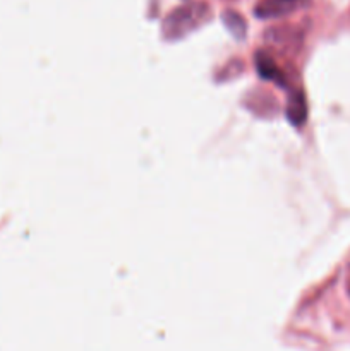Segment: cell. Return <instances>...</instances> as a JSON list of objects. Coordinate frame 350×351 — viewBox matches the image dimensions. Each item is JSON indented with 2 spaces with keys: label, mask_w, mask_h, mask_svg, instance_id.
I'll use <instances>...</instances> for the list:
<instances>
[{
  "label": "cell",
  "mask_w": 350,
  "mask_h": 351,
  "mask_svg": "<svg viewBox=\"0 0 350 351\" xmlns=\"http://www.w3.org/2000/svg\"><path fill=\"white\" fill-rule=\"evenodd\" d=\"M208 17L209 7L206 3H185V5L172 10L165 17L163 24H161V34L167 40H180V38L192 33L196 27L201 26Z\"/></svg>",
  "instance_id": "obj_1"
},
{
  "label": "cell",
  "mask_w": 350,
  "mask_h": 351,
  "mask_svg": "<svg viewBox=\"0 0 350 351\" xmlns=\"http://www.w3.org/2000/svg\"><path fill=\"white\" fill-rule=\"evenodd\" d=\"M311 5V0H261L254 7V16L259 19H280Z\"/></svg>",
  "instance_id": "obj_2"
},
{
  "label": "cell",
  "mask_w": 350,
  "mask_h": 351,
  "mask_svg": "<svg viewBox=\"0 0 350 351\" xmlns=\"http://www.w3.org/2000/svg\"><path fill=\"white\" fill-rule=\"evenodd\" d=\"M287 117L292 125H302L307 119V103H305L304 93L294 89L287 103Z\"/></svg>",
  "instance_id": "obj_3"
},
{
  "label": "cell",
  "mask_w": 350,
  "mask_h": 351,
  "mask_svg": "<svg viewBox=\"0 0 350 351\" xmlns=\"http://www.w3.org/2000/svg\"><path fill=\"white\" fill-rule=\"evenodd\" d=\"M254 62H256V71L259 72L261 77L266 79V81L278 82L280 86H285V82L281 81L280 69H278V65L275 64V60L270 55L264 53V51H257Z\"/></svg>",
  "instance_id": "obj_4"
},
{
  "label": "cell",
  "mask_w": 350,
  "mask_h": 351,
  "mask_svg": "<svg viewBox=\"0 0 350 351\" xmlns=\"http://www.w3.org/2000/svg\"><path fill=\"white\" fill-rule=\"evenodd\" d=\"M297 31L292 27H271L266 31V41L280 48H292L297 45Z\"/></svg>",
  "instance_id": "obj_5"
},
{
  "label": "cell",
  "mask_w": 350,
  "mask_h": 351,
  "mask_svg": "<svg viewBox=\"0 0 350 351\" xmlns=\"http://www.w3.org/2000/svg\"><path fill=\"white\" fill-rule=\"evenodd\" d=\"M222 21L223 24H225L226 29L233 34L235 40H242V38L246 36L247 23L239 12H235V10H225V12L222 14Z\"/></svg>",
  "instance_id": "obj_6"
}]
</instances>
